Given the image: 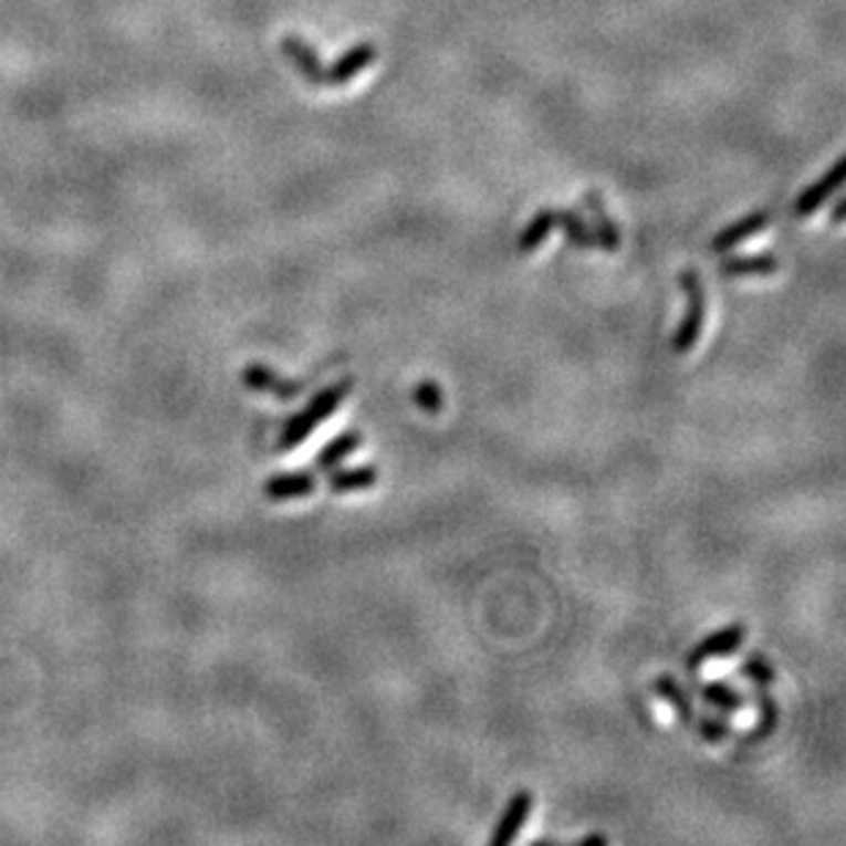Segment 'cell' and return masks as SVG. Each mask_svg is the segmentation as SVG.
<instances>
[{
  "mask_svg": "<svg viewBox=\"0 0 846 846\" xmlns=\"http://www.w3.org/2000/svg\"><path fill=\"white\" fill-rule=\"evenodd\" d=\"M351 389H354V378H340V382L332 384V387L321 389V393L315 395L313 400L302 408V411L293 414V417L288 419L285 428H282L280 434V450L288 452V450H296L299 445H304V441L313 436V430L318 428V425H324L326 419L337 411L340 403L351 395Z\"/></svg>",
  "mask_w": 846,
  "mask_h": 846,
  "instance_id": "cell-1",
  "label": "cell"
},
{
  "mask_svg": "<svg viewBox=\"0 0 846 846\" xmlns=\"http://www.w3.org/2000/svg\"><path fill=\"white\" fill-rule=\"evenodd\" d=\"M679 285H682L685 296H688V310H685V318L682 324L677 326L671 345H675L677 354H688V351H693V345L699 343L701 326H704L707 302H704V285H701V278L693 272V269H685V272L679 274Z\"/></svg>",
  "mask_w": 846,
  "mask_h": 846,
  "instance_id": "cell-2",
  "label": "cell"
},
{
  "mask_svg": "<svg viewBox=\"0 0 846 846\" xmlns=\"http://www.w3.org/2000/svg\"><path fill=\"white\" fill-rule=\"evenodd\" d=\"M532 808H534V794L532 792L521 790V792L512 794L508 808L502 811L497 827H493L491 846H508V844L515 842V838L521 836V831H523V825H526Z\"/></svg>",
  "mask_w": 846,
  "mask_h": 846,
  "instance_id": "cell-3",
  "label": "cell"
},
{
  "mask_svg": "<svg viewBox=\"0 0 846 846\" xmlns=\"http://www.w3.org/2000/svg\"><path fill=\"white\" fill-rule=\"evenodd\" d=\"M241 382H244L247 389L252 393H267L278 400H293V397L302 395V382H291V378H282L272 367L261 365V362H252V365L244 367L241 373Z\"/></svg>",
  "mask_w": 846,
  "mask_h": 846,
  "instance_id": "cell-4",
  "label": "cell"
},
{
  "mask_svg": "<svg viewBox=\"0 0 846 846\" xmlns=\"http://www.w3.org/2000/svg\"><path fill=\"white\" fill-rule=\"evenodd\" d=\"M742 641H745V625H740V622H737V625L723 627V630L707 636L704 641H701L699 647L690 652L688 666L690 669H699V666L707 664V660L729 658V655H734L737 649L742 647Z\"/></svg>",
  "mask_w": 846,
  "mask_h": 846,
  "instance_id": "cell-5",
  "label": "cell"
},
{
  "mask_svg": "<svg viewBox=\"0 0 846 846\" xmlns=\"http://www.w3.org/2000/svg\"><path fill=\"white\" fill-rule=\"evenodd\" d=\"M844 173H846V159H838V163L833 165V168L827 170L819 181H814L808 189H803V195L794 200V217H811L814 211H819V206L825 203V200L831 198L838 187H842Z\"/></svg>",
  "mask_w": 846,
  "mask_h": 846,
  "instance_id": "cell-6",
  "label": "cell"
},
{
  "mask_svg": "<svg viewBox=\"0 0 846 846\" xmlns=\"http://www.w3.org/2000/svg\"><path fill=\"white\" fill-rule=\"evenodd\" d=\"M373 61H376V44L370 42L356 44V48H351L348 53L340 55L330 69H324V85L351 83V80H354L359 72H365Z\"/></svg>",
  "mask_w": 846,
  "mask_h": 846,
  "instance_id": "cell-7",
  "label": "cell"
},
{
  "mask_svg": "<svg viewBox=\"0 0 846 846\" xmlns=\"http://www.w3.org/2000/svg\"><path fill=\"white\" fill-rule=\"evenodd\" d=\"M280 48H282V55H285L288 61L299 69V74H302L310 85H324V66H321V58L315 55V50L310 48L302 36L288 33V36L282 39Z\"/></svg>",
  "mask_w": 846,
  "mask_h": 846,
  "instance_id": "cell-8",
  "label": "cell"
},
{
  "mask_svg": "<svg viewBox=\"0 0 846 846\" xmlns=\"http://www.w3.org/2000/svg\"><path fill=\"white\" fill-rule=\"evenodd\" d=\"M315 491V477L310 471H285V474H274L272 480L263 485L269 502H293V499H304Z\"/></svg>",
  "mask_w": 846,
  "mask_h": 846,
  "instance_id": "cell-9",
  "label": "cell"
},
{
  "mask_svg": "<svg viewBox=\"0 0 846 846\" xmlns=\"http://www.w3.org/2000/svg\"><path fill=\"white\" fill-rule=\"evenodd\" d=\"M779 272V258L773 252H753V255H727L721 261V274L727 278H767Z\"/></svg>",
  "mask_w": 846,
  "mask_h": 846,
  "instance_id": "cell-10",
  "label": "cell"
},
{
  "mask_svg": "<svg viewBox=\"0 0 846 846\" xmlns=\"http://www.w3.org/2000/svg\"><path fill=\"white\" fill-rule=\"evenodd\" d=\"M770 226V211L767 209H759L753 211V215L742 217V220H737L734 226L723 228L721 233L712 239V250L716 252H729L734 250L737 244H742V241H748L751 236H756L759 230H764Z\"/></svg>",
  "mask_w": 846,
  "mask_h": 846,
  "instance_id": "cell-11",
  "label": "cell"
},
{
  "mask_svg": "<svg viewBox=\"0 0 846 846\" xmlns=\"http://www.w3.org/2000/svg\"><path fill=\"white\" fill-rule=\"evenodd\" d=\"M584 206L589 209L592 220H595V228L592 230H595L597 244H600L606 252L619 250V228L617 222L612 220V215H608L606 200L600 198V192H597V189H589V192L584 195Z\"/></svg>",
  "mask_w": 846,
  "mask_h": 846,
  "instance_id": "cell-12",
  "label": "cell"
},
{
  "mask_svg": "<svg viewBox=\"0 0 846 846\" xmlns=\"http://www.w3.org/2000/svg\"><path fill=\"white\" fill-rule=\"evenodd\" d=\"M330 491L332 493H351V491H367L378 482L376 466H351V469H330Z\"/></svg>",
  "mask_w": 846,
  "mask_h": 846,
  "instance_id": "cell-13",
  "label": "cell"
},
{
  "mask_svg": "<svg viewBox=\"0 0 846 846\" xmlns=\"http://www.w3.org/2000/svg\"><path fill=\"white\" fill-rule=\"evenodd\" d=\"M655 693H658L660 699L666 701V704L675 707L677 718L685 723V727H693L696 712H693V704H690V696L685 693V688L677 682L675 677L664 675V677L655 679Z\"/></svg>",
  "mask_w": 846,
  "mask_h": 846,
  "instance_id": "cell-14",
  "label": "cell"
},
{
  "mask_svg": "<svg viewBox=\"0 0 846 846\" xmlns=\"http://www.w3.org/2000/svg\"><path fill=\"white\" fill-rule=\"evenodd\" d=\"M701 699H704V704H710L712 710L723 712V716L740 712L742 707L748 704L745 696H742L740 690H734L729 682H721V679H716V682H707L704 688H701Z\"/></svg>",
  "mask_w": 846,
  "mask_h": 846,
  "instance_id": "cell-15",
  "label": "cell"
},
{
  "mask_svg": "<svg viewBox=\"0 0 846 846\" xmlns=\"http://www.w3.org/2000/svg\"><path fill=\"white\" fill-rule=\"evenodd\" d=\"M554 226H556V209H540L537 215L532 217V222L523 228L521 239H518V250H521L523 255L540 250V244H545V241H549V236H551V230H554Z\"/></svg>",
  "mask_w": 846,
  "mask_h": 846,
  "instance_id": "cell-16",
  "label": "cell"
},
{
  "mask_svg": "<svg viewBox=\"0 0 846 846\" xmlns=\"http://www.w3.org/2000/svg\"><path fill=\"white\" fill-rule=\"evenodd\" d=\"M359 447H362V434H356V430H345V434H340L337 439H332L324 450L315 455V466L324 471L335 469V466L343 463V460L348 458V455H354Z\"/></svg>",
  "mask_w": 846,
  "mask_h": 846,
  "instance_id": "cell-17",
  "label": "cell"
},
{
  "mask_svg": "<svg viewBox=\"0 0 846 846\" xmlns=\"http://www.w3.org/2000/svg\"><path fill=\"white\" fill-rule=\"evenodd\" d=\"M556 222H560L564 236H567V241L575 247V250H589V247L597 244L595 230L586 226L584 217H581L578 211H573V209L556 211Z\"/></svg>",
  "mask_w": 846,
  "mask_h": 846,
  "instance_id": "cell-18",
  "label": "cell"
},
{
  "mask_svg": "<svg viewBox=\"0 0 846 846\" xmlns=\"http://www.w3.org/2000/svg\"><path fill=\"white\" fill-rule=\"evenodd\" d=\"M756 707H759V723L748 732V742H759L764 737H770L779 727V701L767 693L764 688H756Z\"/></svg>",
  "mask_w": 846,
  "mask_h": 846,
  "instance_id": "cell-19",
  "label": "cell"
},
{
  "mask_svg": "<svg viewBox=\"0 0 846 846\" xmlns=\"http://www.w3.org/2000/svg\"><path fill=\"white\" fill-rule=\"evenodd\" d=\"M740 675L748 679V682H753L756 688H767V685L775 682V669L773 664H770L767 658H762V655H751V658L742 664Z\"/></svg>",
  "mask_w": 846,
  "mask_h": 846,
  "instance_id": "cell-20",
  "label": "cell"
},
{
  "mask_svg": "<svg viewBox=\"0 0 846 846\" xmlns=\"http://www.w3.org/2000/svg\"><path fill=\"white\" fill-rule=\"evenodd\" d=\"M414 403H417L422 411L439 414L441 406H445V395H441L439 384L430 382V378H425V382H419L417 389H414Z\"/></svg>",
  "mask_w": 846,
  "mask_h": 846,
  "instance_id": "cell-21",
  "label": "cell"
},
{
  "mask_svg": "<svg viewBox=\"0 0 846 846\" xmlns=\"http://www.w3.org/2000/svg\"><path fill=\"white\" fill-rule=\"evenodd\" d=\"M699 734L704 742H723L732 737V727H729L723 718H716V716H704L699 718Z\"/></svg>",
  "mask_w": 846,
  "mask_h": 846,
  "instance_id": "cell-22",
  "label": "cell"
},
{
  "mask_svg": "<svg viewBox=\"0 0 846 846\" xmlns=\"http://www.w3.org/2000/svg\"><path fill=\"white\" fill-rule=\"evenodd\" d=\"M578 844L581 846H606L608 838L606 836H584V838H578Z\"/></svg>",
  "mask_w": 846,
  "mask_h": 846,
  "instance_id": "cell-23",
  "label": "cell"
},
{
  "mask_svg": "<svg viewBox=\"0 0 846 846\" xmlns=\"http://www.w3.org/2000/svg\"><path fill=\"white\" fill-rule=\"evenodd\" d=\"M844 211H846V200H838L836 209H833V222H836V226H842L844 222Z\"/></svg>",
  "mask_w": 846,
  "mask_h": 846,
  "instance_id": "cell-24",
  "label": "cell"
}]
</instances>
